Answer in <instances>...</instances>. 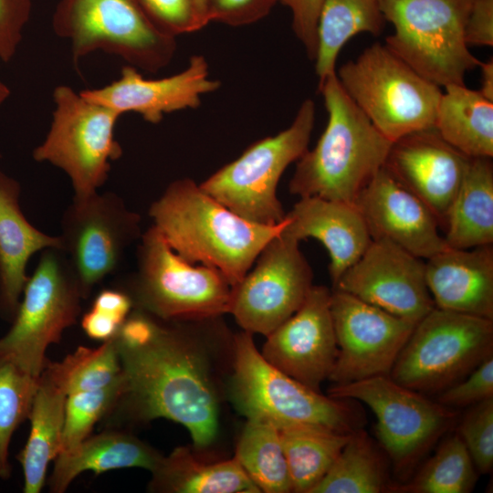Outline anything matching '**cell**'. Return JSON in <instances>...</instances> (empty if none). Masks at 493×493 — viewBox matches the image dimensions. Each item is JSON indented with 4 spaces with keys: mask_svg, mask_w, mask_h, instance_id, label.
I'll use <instances>...</instances> for the list:
<instances>
[{
    "mask_svg": "<svg viewBox=\"0 0 493 493\" xmlns=\"http://www.w3.org/2000/svg\"><path fill=\"white\" fill-rule=\"evenodd\" d=\"M163 320L132 309L112 338L122 378L121 394L104 418L183 425L203 448L218 430V400L193 322ZM110 424L109 425H110Z\"/></svg>",
    "mask_w": 493,
    "mask_h": 493,
    "instance_id": "6da1fadb",
    "label": "cell"
},
{
    "mask_svg": "<svg viewBox=\"0 0 493 493\" xmlns=\"http://www.w3.org/2000/svg\"><path fill=\"white\" fill-rule=\"evenodd\" d=\"M169 246L191 264L220 270L231 287L253 266L263 247L279 235L275 226L250 222L219 203L190 178L170 183L148 210Z\"/></svg>",
    "mask_w": 493,
    "mask_h": 493,
    "instance_id": "7a4b0ae2",
    "label": "cell"
},
{
    "mask_svg": "<svg viewBox=\"0 0 493 493\" xmlns=\"http://www.w3.org/2000/svg\"><path fill=\"white\" fill-rule=\"evenodd\" d=\"M328 121L315 147L297 161L288 184L299 197L318 196L354 204L384 167L393 142L355 105L336 73L319 83Z\"/></svg>",
    "mask_w": 493,
    "mask_h": 493,
    "instance_id": "3957f363",
    "label": "cell"
},
{
    "mask_svg": "<svg viewBox=\"0 0 493 493\" xmlns=\"http://www.w3.org/2000/svg\"><path fill=\"white\" fill-rule=\"evenodd\" d=\"M232 400L246 419L323 426L350 434L362 427L363 415L351 399L323 395L270 364L257 350L253 334L234 337Z\"/></svg>",
    "mask_w": 493,
    "mask_h": 493,
    "instance_id": "277c9868",
    "label": "cell"
},
{
    "mask_svg": "<svg viewBox=\"0 0 493 493\" xmlns=\"http://www.w3.org/2000/svg\"><path fill=\"white\" fill-rule=\"evenodd\" d=\"M133 309L163 320H192L229 313L232 287L224 274L181 257L151 226L137 248L136 269L121 287Z\"/></svg>",
    "mask_w": 493,
    "mask_h": 493,
    "instance_id": "5b68a950",
    "label": "cell"
},
{
    "mask_svg": "<svg viewBox=\"0 0 493 493\" xmlns=\"http://www.w3.org/2000/svg\"><path fill=\"white\" fill-rule=\"evenodd\" d=\"M336 75L355 105L391 142L435 128L441 88L385 45L374 43L366 47Z\"/></svg>",
    "mask_w": 493,
    "mask_h": 493,
    "instance_id": "8992f818",
    "label": "cell"
},
{
    "mask_svg": "<svg viewBox=\"0 0 493 493\" xmlns=\"http://www.w3.org/2000/svg\"><path fill=\"white\" fill-rule=\"evenodd\" d=\"M393 33L385 46L437 85H465L480 60L469 50L465 26L474 0H378Z\"/></svg>",
    "mask_w": 493,
    "mask_h": 493,
    "instance_id": "52a82bcc",
    "label": "cell"
},
{
    "mask_svg": "<svg viewBox=\"0 0 493 493\" xmlns=\"http://www.w3.org/2000/svg\"><path fill=\"white\" fill-rule=\"evenodd\" d=\"M316 107L305 100L284 131L250 145L224 165L201 188L239 216L260 225L275 226L286 216L277 189L288 166L308 150Z\"/></svg>",
    "mask_w": 493,
    "mask_h": 493,
    "instance_id": "ba28073f",
    "label": "cell"
},
{
    "mask_svg": "<svg viewBox=\"0 0 493 493\" xmlns=\"http://www.w3.org/2000/svg\"><path fill=\"white\" fill-rule=\"evenodd\" d=\"M52 28L69 42L76 65L89 54L102 51L156 73L176 50L175 37L158 30L135 0H59Z\"/></svg>",
    "mask_w": 493,
    "mask_h": 493,
    "instance_id": "9c48e42d",
    "label": "cell"
},
{
    "mask_svg": "<svg viewBox=\"0 0 493 493\" xmlns=\"http://www.w3.org/2000/svg\"><path fill=\"white\" fill-rule=\"evenodd\" d=\"M52 96L49 130L32 157L62 170L70 179L73 199H82L107 182L110 163L122 154L115 139L121 115L67 85L57 86Z\"/></svg>",
    "mask_w": 493,
    "mask_h": 493,
    "instance_id": "30bf717a",
    "label": "cell"
},
{
    "mask_svg": "<svg viewBox=\"0 0 493 493\" xmlns=\"http://www.w3.org/2000/svg\"><path fill=\"white\" fill-rule=\"evenodd\" d=\"M490 356L492 320L435 307L415 324L389 376L420 393H439Z\"/></svg>",
    "mask_w": 493,
    "mask_h": 493,
    "instance_id": "8fae6325",
    "label": "cell"
},
{
    "mask_svg": "<svg viewBox=\"0 0 493 493\" xmlns=\"http://www.w3.org/2000/svg\"><path fill=\"white\" fill-rule=\"evenodd\" d=\"M83 299L64 251L43 250L28 276L11 328L0 338V360L38 377L47 362L46 351L77 322Z\"/></svg>",
    "mask_w": 493,
    "mask_h": 493,
    "instance_id": "7c38bea8",
    "label": "cell"
},
{
    "mask_svg": "<svg viewBox=\"0 0 493 493\" xmlns=\"http://www.w3.org/2000/svg\"><path fill=\"white\" fill-rule=\"evenodd\" d=\"M329 396L365 404L377 419V437L399 473L409 472L454 424L456 413L389 375L334 384Z\"/></svg>",
    "mask_w": 493,
    "mask_h": 493,
    "instance_id": "4fadbf2b",
    "label": "cell"
},
{
    "mask_svg": "<svg viewBox=\"0 0 493 493\" xmlns=\"http://www.w3.org/2000/svg\"><path fill=\"white\" fill-rule=\"evenodd\" d=\"M142 234L140 215L117 194L97 192L73 199L63 213L59 237L84 299L119 267Z\"/></svg>",
    "mask_w": 493,
    "mask_h": 493,
    "instance_id": "5bb4252c",
    "label": "cell"
},
{
    "mask_svg": "<svg viewBox=\"0 0 493 493\" xmlns=\"http://www.w3.org/2000/svg\"><path fill=\"white\" fill-rule=\"evenodd\" d=\"M312 280L299 242L281 231L232 287L229 313L243 330L267 337L299 309Z\"/></svg>",
    "mask_w": 493,
    "mask_h": 493,
    "instance_id": "9a60e30c",
    "label": "cell"
},
{
    "mask_svg": "<svg viewBox=\"0 0 493 493\" xmlns=\"http://www.w3.org/2000/svg\"><path fill=\"white\" fill-rule=\"evenodd\" d=\"M330 311L338 356L329 380L346 384L389 375L415 324L336 288Z\"/></svg>",
    "mask_w": 493,
    "mask_h": 493,
    "instance_id": "2e32d148",
    "label": "cell"
},
{
    "mask_svg": "<svg viewBox=\"0 0 493 493\" xmlns=\"http://www.w3.org/2000/svg\"><path fill=\"white\" fill-rule=\"evenodd\" d=\"M332 288L414 324L435 308L425 260L386 240H372Z\"/></svg>",
    "mask_w": 493,
    "mask_h": 493,
    "instance_id": "e0dca14e",
    "label": "cell"
},
{
    "mask_svg": "<svg viewBox=\"0 0 493 493\" xmlns=\"http://www.w3.org/2000/svg\"><path fill=\"white\" fill-rule=\"evenodd\" d=\"M331 290L313 285L299 309L267 336L261 354L273 366L320 392L338 356Z\"/></svg>",
    "mask_w": 493,
    "mask_h": 493,
    "instance_id": "ac0fdd59",
    "label": "cell"
},
{
    "mask_svg": "<svg viewBox=\"0 0 493 493\" xmlns=\"http://www.w3.org/2000/svg\"><path fill=\"white\" fill-rule=\"evenodd\" d=\"M469 160L432 128L393 142L384 167L446 226Z\"/></svg>",
    "mask_w": 493,
    "mask_h": 493,
    "instance_id": "d6986e66",
    "label": "cell"
},
{
    "mask_svg": "<svg viewBox=\"0 0 493 493\" xmlns=\"http://www.w3.org/2000/svg\"><path fill=\"white\" fill-rule=\"evenodd\" d=\"M354 205L372 240L392 242L425 260L447 247L432 211L382 168Z\"/></svg>",
    "mask_w": 493,
    "mask_h": 493,
    "instance_id": "ffe728a7",
    "label": "cell"
},
{
    "mask_svg": "<svg viewBox=\"0 0 493 493\" xmlns=\"http://www.w3.org/2000/svg\"><path fill=\"white\" fill-rule=\"evenodd\" d=\"M219 86L218 80L209 78L205 58L194 55L183 71L170 77L146 79L137 68L127 65L112 82L79 92L121 116L135 112L144 121L156 124L165 113L197 108L201 96L216 90Z\"/></svg>",
    "mask_w": 493,
    "mask_h": 493,
    "instance_id": "44dd1931",
    "label": "cell"
},
{
    "mask_svg": "<svg viewBox=\"0 0 493 493\" xmlns=\"http://www.w3.org/2000/svg\"><path fill=\"white\" fill-rule=\"evenodd\" d=\"M77 362L75 351L61 362L47 361L39 374L28 416L29 436L17 456L23 468L25 493L42 490L47 467L60 452L68 384Z\"/></svg>",
    "mask_w": 493,
    "mask_h": 493,
    "instance_id": "7402d4cb",
    "label": "cell"
},
{
    "mask_svg": "<svg viewBox=\"0 0 493 493\" xmlns=\"http://www.w3.org/2000/svg\"><path fill=\"white\" fill-rule=\"evenodd\" d=\"M286 216L288 223L282 233L299 242L312 237L325 246L332 285L372 240L354 204L318 196L299 197Z\"/></svg>",
    "mask_w": 493,
    "mask_h": 493,
    "instance_id": "603a6c76",
    "label": "cell"
},
{
    "mask_svg": "<svg viewBox=\"0 0 493 493\" xmlns=\"http://www.w3.org/2000/svg\"><path fill=\"white\" fill-rule=\"evenodd\" d=\"M425 266L435 308L493 320L492 245L447 246L425 259Z\"/></svg>",
    "mask_w": 493,
    "mask_h": 493,
    "instance_id": "cb8c5ba5",
    "label": "cell"
},
{
    "mask_svg": "<svg viewBox=\"0 0 493 493\" xmlns=\"http://www.w3.org/2000/svg\"><path fill=\"white\" fill-rule=\"evenodd\" d=\"M21 185L0 169V315L12 321L28 276L32 256L49 247L62 249L59 236L35 227L20 206Z\"/></svg>",
    "mask_w": 493,
    "mask_h": 493,
    "instance_id": "d4e9b609",
    "label": "cell"
},
{
    "mask_svg": "<svg viewBox=\"0 0 493 493\" xmlns=\"http://www.w3.org/2000/svg\"><path fill=\"white\" fill-rule=\"evenodd\" d=\"M151 446L130 433L109 429L89 435L79 446L56 457L48 478L50 492L63 493L84 471L100 474L109 470L141 467L152 471L162 458Z\"/></svg>",
    "mask_w": 493,
    "mask_h": 493,
    "instance_id": "484cf974",
    "label": "cell"
},
{
    "mask_svg": "<svg viewBox=\"0 0 493 493\" xmlns=\"http://www.w3.org/2000/svg\"><path fill=\"white\" fill-rule=\"evenodd\" d=\"M152 472L149 489L166 493H258L238 460L205 462L187 446L162 456Z\"/></svg>",
    "mask_w": 493,
    "mask_h": 493,
    "instance_id": "4316f807",
    "label": "cell"
},
{
    "mask_svg": "<svg viewBox=\"0 0 493 493\" xmlns=\"http://www.w3.org/2000/svg\"><path fill=\"white\" fill-rule=\"evenodd\" d=\"M448 247L468 249L493 243V163L470 158L446 224Z\"/></svg>",
    "mask_w": 493,
    "mask_h": 493,
    "instance_id": "83f0119b",
    "label": "cell"
},
{
    "mask_svg": "<svg viewBox=\"0 0 493 493\" xmlns=\"http://www.w3.org/2000/svg\"><path fill=\"white\" fill-rule=\"evenodd\" d=\"M435 129L448 144L469 158L493 156V101L466 84L445 88Z\"/></svg>",
    "mask_w": 493,
    "mask_h": 493,
    "instance_id": "f1b7e54d",
    "label": "cell"
},
{
    "mask_svg": "<svg viewBox=\"0 0 493 493\" xmlns=\"http://www.w3.org/2000/svg\"><path fill=\"white\" fill-rule=\"evenodd\" d=\"M384 23L378 0H322L314 59L319 83L336 73L339 53L351 37L361 33L378 36Z\"/></svg>",
    "mask_w": 493,
    "mask_h": 493,
    "instance_id": "f546056e",
    "label": "cell"
},
{
    "mask_svg": "<svg viewBox=\"0 0 493 493\" xmlns=\"http://www.w3.org/2000/svg\"><path fill=\"white\" fill-rule=\"evenodd\" d=\"M293 492L310 493L329 471L350 434L311 425L278 427Z\"/></svg>",
    "mask_w": 493,
    "mask_h": 493,
    "instance_id": "4dcf8cb0",
    "label": "cell"
},
{
    "mask_svg": "<svg viewBox=\"0 0 493 493\" xmlns=\"http://www.w3.org/2000/svg\"><path fill=\"white\" fill-rule=\"evenodd\" d=\"M385 462L368 435L355 430L310 493L391 492Z\"/></svg>",
    "mask_w": 493,
    "mask_h": 493,
    "instance_id": "1f68e13d",
    "label": "cell"
},
{
    "mask_svg": "<svg viewBox=\"0 0 493 493\" xmlns=\"http://www.w3.org/2000/svg\"><path fill=\"white\" fill-rule=\"evenodd\" d=\"M235 456L260 492L292 491L279 430L272 423L247 419Z\"/></svg>",
    "mask_w": 493,
    "mask_h": 493,
    "instance_id": "d6a6232c",
    "label": "cell"
},
{
    "mask_svg": "<svg viewBox=\"0 0 493 493\" xmlns=\"http://www.w3.org/2000/svg\"><path fill=\"white\" fill-rule=\"evenodd\" d=\"M471 456L457 433L444 440L410 481L393 484L391 492L468 493L477 476Z\"/></svg>",
    "mask_w": 493,
    "mask_h": 493,
    "instance_id": "836d02e7",
    "label": "cell"
},
{
    "mask_svg": "<svg viewBox=\"0 0 493 493\" xmlns=\"http://www.w3.org/2000/svg\"><path fill=\"white\" fill-rule=\"evenodd\" d=\"M39 377V376H38ZM38 377L0 360V477L8 478L9 445L18 425L28 419Z\"/></svg>",
    "mask_w": 493,
    "mask_h": 493,
    "instance_id": "e575fe53",
    "label": "cell"
},
{
    "mask_svg": "<svg viewBox=\"0 0 493 493\" xmlns=\"http://www.w3.org/2000/svg\"><path fill=\"white\" fill-rule=\"evenodd\" d=\"M121 390V375L104 388L68 395L59 454L70 451L90 435L95 424L104 419L115 406Z\"/></svg>",
    "mask_w": 493,
    "mask_h": 493,
    "instance_id": "d590c367",
    "label": "cell"
},
{
    "mask_svg": "<svg viewBox=\"0 0 493 493\" xmlns=\"http://www.w3.org/2000/svg\"><path fill=\"white\" fill-rule=\"evenodd\" d=\"M77 351L79 357L68 381V394L101 389L121 377V362L112 338L98 348L79 346Z\"/></svg>",
    "mask_w": 493,
    "mask_h": 493,
    "instance_id": "8d00e7d4",
    "label": "cell"
},
{
    "mask_svg": "<svg viewBox=\"0 0 493 493\" xmlns=\"http://www.w3.org/2000/svg\"><path fill=\"white\" fill-rule=\"evenodd\" d=\"M456 433L477 471L480 474L490 473L493 467V397L469 406Z\"/></svg>",
    "mask_w": 493,
    "mask_h": 493,
    "instance_id": "74e56055",
    "label": "cell"
},
{
    "mask_svg": "<svg viewBox=\"0 0 493 493\" xmlns=\"http://www.w3.org/2000/svg\"><path fill=\"white\" fill-rule=\"evenodd\" d=\"M149 21L161 32L176 37L206 26L192 0H135Z\"/></svg>",
    "mask_w": 493,
    "mask_h": 493,
    "instance_id": "f35d334b",
    "label": "cell"
},
{
    "mask_svg": "<svg viewBox=\"0 0 493 493\" xmlns=\"http://www.w3.org/2000/svg\"><path fill=\"white\" fill-rule=\"evenodd\" d=\"M493 397V356L478 364L465 378L439 393L437 402L448 408L469 407Z\"/></svg>",
    "mask_w": 493,
    "mask_h": 493,
    "instance_id": "ab89813d",
    "label": "cell"
},
{
    "mask_svg": "<svg viewBox=\"0 0 493 493\" xmlns=\"http://www.w3.org/2000/svg\"><path fill=\"white\" fill-rule=\"evenodd\" d=\"M31 0H0V60L7 63L22 42L31 14Z\"/></svg>",
    "mask_w": 493,
    "mask_h": 493,
    "instance_id": "60d3db41",
    "label": "cell"
},
{
    "mask_svg": "<svg viewBox=\"0 0 493 493\" xmlns=\"http://www.w3.org/2000/svg\"><path fill=\"white\" fill-rule=\"evenodd\" d=\"M277 0H209L208 22L232 26L255 23L265 17Z\"/></svg>",
    "mask_w": 493,
    "mask_h": 493,
    "instance_id": "b9f144b4",
    "label": "cell"
},
{
    "mask_svg": "<svg viewBox=\"0 0 493 493\" xmlns=\"http://www.w3.org/2000/svg\"><path fill=\"white\" fill-rule=\"evenodd\" d=\"M292 14V28L303 45L308 57L314 60L317 53V25L322 0H277Z\"/></svg>",
    "mask_w": 493,
    "mask_h": 493,
    "instance_id": "7bdbcfd3",
    "label": "cell"
},
{
    "mask_svg": "<svg viewBox=\"0 0 493 493\" xmlns=\"http://www.w3.org/2000/svg\"><path fill=\"white\" fill-rule=\"evenodd\" d=\"M467 46H493V0H474L465 26Z\"/></svg>",
    "mask_w": 493,
    "mask_h": 493,
    "instance_id": "ee69618b",
    "label": "cell"
},
{
    "mask_svg": "<svg viewBox=\"0 0 493 493\" xmlns=\"http://www.w3.org/2000/svg\"><path fill=\"white\" fill-rule=\"evenodd\" d=\"M92 309L99 310L122 324L133 309L129 295L121 288H105L98 293Z\"/></svg>",
    "mask_w": 493,
    "mask_h": 493,
    "instance_id": "f6af8a7d",
    "label": "cell"
},
{
    "mask_svg": "<svg viewBox=\"0 0 493 493\" xmlns=\"http://www.w3.org/2000/svg\"><path fill=\"white\" fill-rule=\"evenodd\" d=\"M121 326V324L114 319L92 308L81 319V327L85 334L101 341L113 338Z\"/></svg>",
    "mask_w": 493,
    "mask_h": 493,
    "instance_id": "bcb514c9",
    "label": "cell"
},
{
    "mask_svg": "<svg viewBox=\"0 0 493 493\" xmlns=\"http://www.w3.org/2000/svg\"><path fill=\"white\" fill-rule=\"evenodd\" d=\"M480 70V89L478 91L488 100L493 101V59L481 61Z\"/></svg>",
    "mask_w": 493,
    "mask_h": 493,
    "instance_id": "7dc6e473",
    "label": "cell"
},
{
    "mask_svg": "<svg viewBox=\"0 0 493 493\" xmlns=\"http://www.w3.org/2000/svg\"><path fill=\"white\" fill-rule=\"evenodd\" d=\"M192 1L194 5V7L199 16L204 21V23L207 25L209 23L208 18H207V7H208L209 0H192Z\"/></svg>",
    "mask_w": 493,
    "mask_h": 493,
    "instance_id": "c3c4849f",
    "label": "cell"
},
{
    "mask_svg": "<svg viewBox=\"0 0 493 493\" xmlns=\"http://www.w3.org/2000/svg\"><path fill=\"white\" fill-rule=\"evenodd\" d=\"M11 90L8 86L0 80V108L8 100Z\"/></svg>",
    "mask_w": 493,
    "mask_h": 493,
    "instance_id": "681fc988",
    "label": "cell"
}]
</instances>
